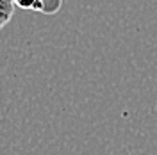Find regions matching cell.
Wrapping results in <instances>:
<instances>
[{"label": "cell", "mask_w": 157, "mask_h": 155, "mask_svg": "<svg viewBox=\"0 0 157 155\" xmlns=\"http://www.w3.org/2000/svg\"><path fill=\"white\" fill-rule=\"evenodd\" d=\"M14 9H16L14 2H11V0H0V29H4L11 21Z\"/></svg>", "instance_id": "2"}, {"label": "cell", "mask_w": 157, "mask_h": 155, "mask_svg": "<svg viewBox=\"0 0 157 155\" xmlns=\"http://www.w3.org/2000/svg\"><path fill=\"white\" fill-rule=\"evenodd\" d=\"M14 6L18 9L38 11L41 14H56L63 7V2L61 0H36V2H14Z\"/></svg>", "instance_id": "1"}]
</instances>
